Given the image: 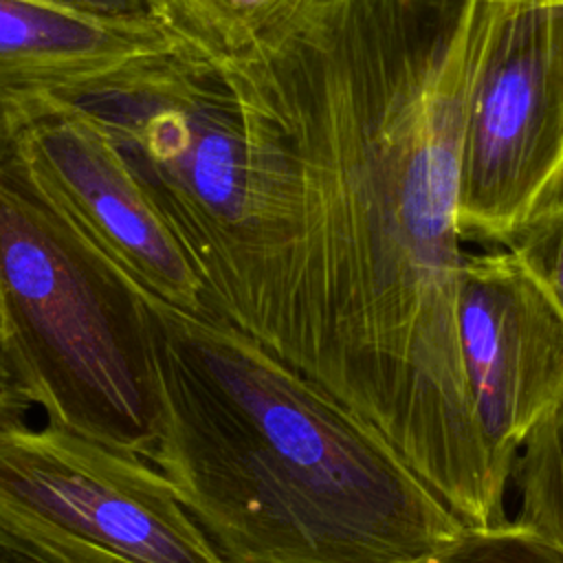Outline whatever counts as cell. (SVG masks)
<instances>
[{"label":"cell","mask_w":563,"mask_h":563,"mask_svg":"<svg viewBox=\"0 0 563 563\" xmlns=\"http://www.w3.org/2000/svg\"><path fill=\"white\" fill-rule=\"evenodd\" d=\"M147 455L224 563H416L464 526L358 416L260 341L143 292Z\"/></svg>","instance_id":"obj_1"},{"label":"cell","mask_w":563,"mask_h":563,"mask_svg":"<svg viewBox=\"0 0 563 563\" xmlns=\"http://www.w3.org/2000/svg\"><path fill=\"white\" fill-rule=\"evenodd\" d=\"M73 103L165 224L213 312L264 343L295 216L282 156L218 59L183 48Z\"/></svg>","instance_id":"obj_2"},{"label":"cell","mask_w":563,"mask_h":563,"mask_svg":"<svg viewBox=\"0 0 563 563\" xmlns=\"http://www.w3.org/2000/svg\"><path fill=\"white\" fill-rule=\"evenodd\" d=\"M0 345L46 422L147 460L156 369L143 292L0 163Z\"/></svg>","instance_id":"obj_3"},{"label":"cell","mask_w":563,"mask_h":563,"mask_svg":"<svg viewBox=\"0 0 563 563\" xmlns=\"http://www.w3.org/2000/svg\"><path fill=\"white\" fill-rule=\"evenodd\" d=\"M0 539L40 563H224L145 457L0 424Z\"/></svg>","instance_id":"obj_4"},{"label":"cell","mask_w":563,"mask_h":563,"mask_svg":"<svg viewBox=\"0 0 563 563\" xmlns=\"http://www.w3.org/2000/svg\"><path fill=\"white\" fill-rule=\"evenodd\" d=\"M563 183V0H517L475 84L457 220L501 244Z\"/></svg>","instance_id":"obj_5"},{"label":"cell","mask_w":563,"mask_h":563,"mask_svg":"<svg viewBox=\"0 0 563 563\" xmlns=\"http://www.w3.org/2000/svg\"><path fill=\"white\" fill-rule=\"evenodd\" d=\"M0 163L136 292L198 317L222 319L101 130L73 101L29 123Z\"/></svg>","instance_id":"obj_6"},{"label":"cell","mask_w":563,"mask_h":563,"mask_svg":"<svg viewBox=\"0 0 563 563\" xmlns=\"http://www.w3.org/2000/svg\"><path fill=\"white\" fill-rule=\"evenodd\" d=\"M457 330L482 435L508 477L526 433L563 396V310L499 246L468 253Z\"/></svg>","instance_id":"obj_7"},{"label":"cell","mask_w":563,"mask_h":563,"mask_svg":"<svg viewBox=\"0 0 563 563\" xmlns=\"http://www.w3.org/2000/svg\"><path fill=\"white\" fill-rule=\"evenodd\" d=\"M183 48L191 46L165 29L0 0V156L59 103L103 92Z\"/></svg>","instance_id":"obj_8"},{"label":"cell","mask_w":563,"mask_h":563,"mask_svg":"<svg viewBox=\"0 0 563 563\" xmlns=\"http://www.w3.org/2000/svg\"><path fill=\"white\" fill-rule=\"evenodd\" d=\"M515 521L563 545V396L521 440L508 473Z\"/></svg>","instance_id":"obj_9"},{"label":"cell","mask_w":563,"mask_h":563,"mask_svg":"<svg viewBox=\"0 0 563 563\" xmlns=\"http://www.w3.org/2000/svg\"><path fill=\"white\" fill-rule=\"evenodd\" d=\"M299 0H163L174 31L196 51L229 57L286 15Z\"/></svg>","instance_id":"obj_10"},{"label":"cell","mask_w":563,"mask_h":563,"mask_svg":"<svg viewBox=\"0 0 563 563\" xmlns=\"http://www.w3.org/2000/svg\"><path fill=\"white\" fill-rule=\"evenodd\" d=\"M416 563H563V545L506 519L490 526H462L453 539Z\"/></svg>","instance_id":"obj_11"},{"label":"cell","mask_w":563,"mask_h":563,"mask_svg":"<svg viewBox=\"0 0 563 563\" xmlns=\"http://www.w3.org/2000/svg\"><path fill=\"white\" fill-rule=\"evenodd\" d=\"M499 246L512 251L563 310V183Z\"/></svg>","instance_id":"obj_12"},{"label":"cell","mask_w":563,"mask_h":563,"mask_svg":"<svg viewBox=\"0 0 563 563\" xmlns=\"http://www.w3.org/2000/svg\"><path fill=\"white\" fill-rule=\"evenodd\" d=\"M31 2L48 4L55 9H64V11L103 20V22H117V24H130V26H154V29H165L176 33L163 0H31Z\"/></svg>","instance_id":"obj_13"},{"label":"cell","mask_w":563,"mask_h":563,"mask_svg":"<svg viewBox=\"0 0 563 563\" xmlns=\"http://www.w3.org/2000/svg\"><path fill=\"white\" fill-rule=\"evenodd\" d=\"M0 563H40V561L0 539Z\"/></svg>","instance_id":"obj_14"}]
</instances>
